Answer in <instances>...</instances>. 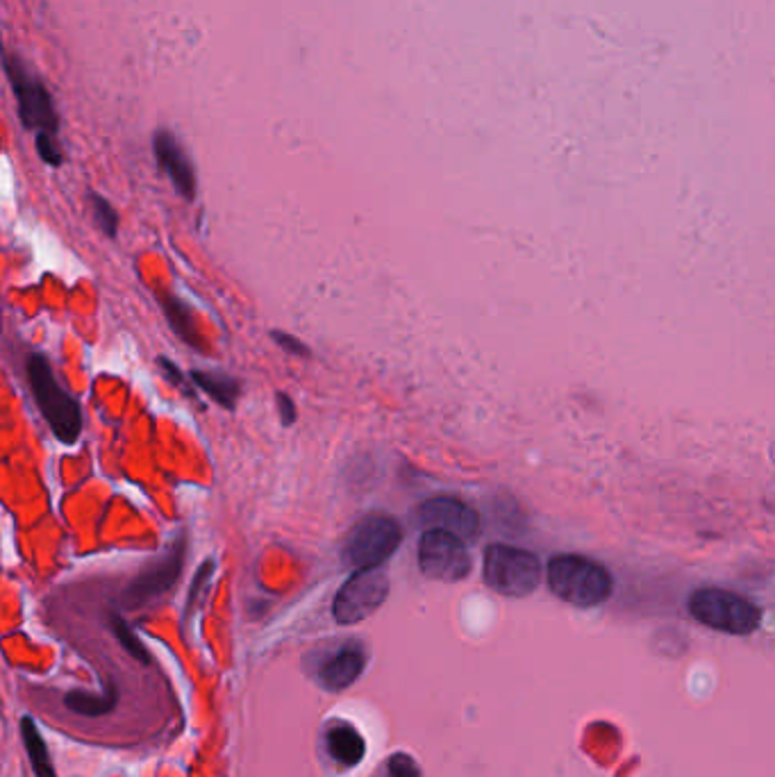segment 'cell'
<instances>
[{
	"instance_id": "6da1fadb",
	"label": "cell",
	"mask_w": 775,
	"mask_h": 777,
	"mask_svg": "<svg viewBox=\"0 0 775 777\" xmlns=\"http://www.w3.org/2000/svg\"><path fill=\"white\" fill-rule=\"evenodd\" d=\"M548 587L564 603L589 610L610 600L614 591L612 573L596 560L583 555H558L548 562Z\"/></svg>"
},
{
	"instance_id": "7a4b0ae2",
	"label": "cell",
	"mask_w": 775,
	"mask_h": 777,
	"mask_svg": "<svg viewBox=\"0 0 775 777\" xmlns=\"http://www.w3.org/2000/svg\"><path fill=\"white\" fill-rule=\"evenodd\" d=\"M28 378L33 387V396L39 405L41 416L50 425L53 435L71 446L78 441L83 433V412L78 400H75L55 378L53 366L43 355H33L28 362Z\"/></svg>"
},
{
	"instance_id": "3957f363",
	"label": "cell",
	"mask_w": 775,
	"mask_h": 777,
	"mask_svg": "<svg viewBox=\"0 0 775 777\" xmlns=\"http://www.w3.org/2000/svg\"><path fill=\"white\" fill-rule=\"evenodd\" d=\"M689 614L703 623L710 630H718L725 635L735 637H748L758 630L762 612L750 603L748 598L716 589V587H705L696 589L689 596Z\"/></svg>"
},
{
	"instance_id": "277c9868",
	"label": "cell",
	"mask_w": 775,
	"mask_h": 777,
	"mask_svg": "<svg viewBox=\"0 0 775 777\" xmlns=\"http://www.w3.org/2000/svg\"><path fill=\"white\" fill-rule=\"evenodd\" d=\"M485 582L500 596L525 598L541 582V562L530 550L491 543L485 550Z\"/></svg>"
},
{
	"instance_id": "5b68a950",
	"label": "cell",
	"mask_w": 775,
	"mask_h": 777,
	"mask_svg": "<svg viewBox=\"0 0 775 777\" xmlns=\"http://www.w3.org/2000/svg\"><path fill=\"white\" fill-rule=\"evenodd\" d=\"M400 541H403V530L393 516L368 514L348 532L341 550L343 564L355 571L378 568L396 553Z\"/></svg>"
},
{
	"instance_id": "8992f818",
	"label": "cell",
	"mask_w": 775,
	"mask_h": 777,
	"mask_svg": "<svg viewBox=\"0 0 775 777\" xmlns=\"http://www.w3.org/2000/svg\"><path fill=\"white\" fill-rule=\"evenodd\" d=\"M5 73L18 100V116L25 128L35 130L37 135H58L60 118L53 98H50L43 83L25 68L18 58L12 55H5Z\"/></svg>"
},
{
	"instance_id": "52a82bcc",
	"label": "cell",
	"mask_w": 775,
	"mask_h": 777,
	"mask_svg": "<svg viewBox=\"0 0 775 777\" xmlns=\"http://www.w3.org/2000/svg\"><path fill=\"white\" fill-rule=\"evenodd\" d=\"M389 596L387 573L378 568L355 571L341 585L333 603V616L339 625H355L378 612Z\"/></svg>"
},
{
	"instance_id": "ba28073f",
	"label": "cell",
	"mask_w": 775,
	"mask_h": 777,
	"mask_svg": "<svg viewBox=\"0 0 775 777\" xmlns=\"http://www.w3.org/2000/svg\"><path fill=\"white\" fill-rule=\"evenodd\" d=\"M418 568L437 582H462L471 573L466 541L443 530H425L418 539Z\"/></svg>"
},
{
	"instance_id": "9c48e42d",
	"label": "cell",
	"mask_w": 775,
	"mask_h": 777,
	"mask_svg": "<svg viewBox=\"0 0 775 777\" xmlns=\"http://www.w3.org/2000/svg\"><path fill=\"white\" fill-rule=\"evenodd\" d=\"M183 564H185V543H183V539H178L162 557L150 562L137 575V578L130 582V587L125 589L123 603L130 610H139L148 603H153V600L164 596L175 585V580H178V575L183 571Z\"/></svg>"
},
{
	"instance_id": "30bf717a",
	"label": "cell",
	"mask_w": 775,
	"mask_h": 777,
	"mask_svg": "<svg viewBox=\"0 0 775 777\" xmlns=\"http://www.w3.org/2000/svg\"><path fill=\"white\" fill-rule=\"evenodd\" d=\"M418 523L425 530H443L464 541H473L480 532L478 512L453 496H435L421 503Z\"/></svg>"
},
{
	"instance_id": "8fae6325",
	"label": "cell",
	"mask_w": 775,
	"mask_h": 777,
	"mask_svg": "<svg viewBox=\"0 0 775 777\" xmlns=\"http://www.w3.org/2000/svg\"><path fill=\"white\" fill-rule=\"evenodd\" d=\"M366 668V650L358 641H346L316 668V680L328 691H343L360 680Z\"/></svg>"
},
{
	"instance_id": "7c38bea8",
	"label": "cell",
	"mask_w": 775,
	"mask_h": 777,
	"mask_svg": "<svg viewBox=\"0 0 775 777\" xmlns=\"http://www.w3.org/2000/svg\"><path fill=\"white\" fill-rule=\"evenodd\" d=\"M153 150L160 168L168 175L171 185L185 200L196 198V171L183 143L168 130H158L153 137Z\"/></svg>"
},
{
	"instance_id": "4fadbf2b",
	"label": "cell",
	"mask_w": 775,
	"mask_h": 777,
	"mask_svg": "<svg viewBox=\"0 0 775 777\" xmlns=\"http://www.w3.org/2000/svg\"><path fill=\"white\" fill-rule=\"evenodd\" d=\"M325 750L339 766L355 768L366 755V741L358 732L355 725L337 720L325 730Z\"/></svg>"
},
{
	"instance_id": "5bb4252c",
	"label": "cell",
	"mask_w": 775,
	"mask_h": 777,
	"mask_svg": "<svg viewBox=\"0 0 775 777\" xmlns=\"http://www.w3.org/2000/svg\"><path fill=\"white\" fill-rule=\"evenodd\" d=\"M191 383L200 391L208 393L212 400H216V403L223 405L225 410H235L237 398L241 393V385L233 378V375L221 371H193Z\"/></svg>"
},
{
	"instance_id": "9a60e30c",
	"label": "cell",
	"mask_w": 775,
	"mask_h": 777,
	"mask_svg": "<svg viewBox=\"0 0 775 777\" xmlns=\"http://www.w3.org/2000/svg\"><path fill=\"white\" fill-rule=\"evenodd\" d=\"M21 735H23V743H25V750H28V757L33 762V770L37 773V777H58L53 762H50L46 741L37 728V723L30 716L23 718Z\"/></svg>"
},
{
	"instance_id": "2e32d148",
	"label": "cell",
	"mask_w": 775,
	"mask_h": 777,
	"mask_svg": "<svg viewBox=\"0 0 775 777\" xmlns=\"http://www.w3.org/2000/svg\"><path fill=\"white\" fill-rule=\"evenodd\" d=\"M64 703L75 714L100 716V714H108L114 707L116 695H114V689L108 691L105 695H93V693H87V691H71L64 698Z\"/></svg>"
},
{
	"instance_id": "e0dca14e",
	"label": "cell",
	"mask_w": 775,
	"mask_h": 777,
	"mask_svg": "<svg viewBox=\"0 0 775 777\" xmlns=\"http://www.w3.org/2000/svg\"><path fill=\"white\" fill-rule=\"evenodd\" d=\"M162 305L166 308L168 323L173 325V330L178 333V337L185 339V341L191 343V346H198V341H196V328H193V321H191L187 308L180 305V303H175V300H171V298H166V300L162 298Z\"/></svg>"
},
{
	"instance_id": "ac0fdd59",
	"label": "cell",
	"mask_w": 775,
	"mask_h": 777,
	"mask_svg": "<svg viewBox=\"0 0 775 777\" xmlns=\"http://www.w3.org/2000/svg\"><path fill=\"white\" fill-rule=\"evenodd\" d=\"M91 214H93V221L100 230H103L105 237H116V230H118V214L116 210L112 208L110 200H105L103 196H98V193H91Z\"/></svg>"
},
{
	"instance_id": "d6986e66",
	"label": "cell",
	"mask_w": 775,
	"mask_h": 777,
	"mask_svg": "<svg viewBox=\"0 0 775 777\" xmlns=\"http://www.w3.org/2000/svg\"><path fill=\"white\" fill-rule=\"evenodd\" d=\"M112 628H114L116 639L123 643V648L128 650V653H130L135 660H139V662L146 664V662H148V650L141 646V641L137 639V635L133 632L130 625L125 623L121 616H114V618H112Z\"/></svg>"
},
{
	"instance_id": "ffe728a7",
	"label": "cell",
	"mask_w": 775,
	"mask_h": 777,
	"mask_svg": "<svg viewBox=\"0 0 775 777\" xmlns=\"http://www.w3.org/2000/svg\"><path fill=\"white\" fill-rule=\"evenodd\" d=\"M212 573H214V562L208 560L203 566L198 568L196 573V580L191 585V591H189V600H187V616H191V612L203 603V598L208 593V587H210V580H212Z\"/></svg>"
},
{
	"instance_id": "44dd1931",
	"label": "cell",
	"mask_w": 775,
	"mask_h": 777,
	"mask_svg": "<svg viewBox=\"0 0 775 777\" xmlns=\"http://www.w3.org/2000/svg\"><path fill=\"white\" fill-rule=\"evenodd\" d=\"M383 777H421V768L412 755L396 753L385 762Z\"/></svg>"
},
{
	"instance_id": "7402d4cb",
	"label": "cell",
	"mask_w": 775,
	"mask_h": 777,
	"mask_svg": "<svg viewBox=\"0 0 775 777\" xmlns=\"http://www.w3.org/2000/svg\"><path fill=\"white\" fill-rule=\"evenodd\" d=\"M37 153L50 166H60L64 162L58 135H46V133L37 135Z\"/></svg>"
},
{
	"instance_id": "603a6c76",
	"label": "cell",
	"mask_w": 775,
	"mask_h": 777,
	"mask_svg": "<svg viewBox=\"0 0 775 777\" xmlns=\"http://www.w3.org/2000/svg\"><path fill=\"white\" fill-rule=\"evenodd\" d=\"M271 339L278 343L285 350V353H289V355H298V358H308L310 355V348L293 335H287L283 330H273Z\"/></svg>"
},
{
	"instance_id": "cb8c5ba5",
	"label": "cell",
	"mask_w": 775,
	"mask_h": 777,
	"mask_svg": "<svg viewBox=\"0 0 775 777\" xmlns=\"http://www.w3.org/2000/svg\"><path fill=\"white\" fill-rule=\"evenodd\" d=\"M158 364H160V368H162V373H164V378H166L173 387H178V389H180V391H185L187 396H193V391L189 389L187 380L183 378V371H180L178 366L171 364V362H168V360H164V358H160V360H158Z\"/></svg>"
},
{
	"instance_id": "d4e9b609",
	"label": "cell",
	"mask_w": 775,
	"mask_h": 777,
	"mask_svg": "<svg viewBox=\"0 0 775 777\" xmlns=\"http://www.w3.org/2000/svg\"><path fill=\"white\" fill-rule=\"evenodd\" d=\"M275 400H278V412H280V421L285 428H289V425L296 423V403L291 400V396L278 391L275 393Z\"/></svg>"
}]
</instances>
